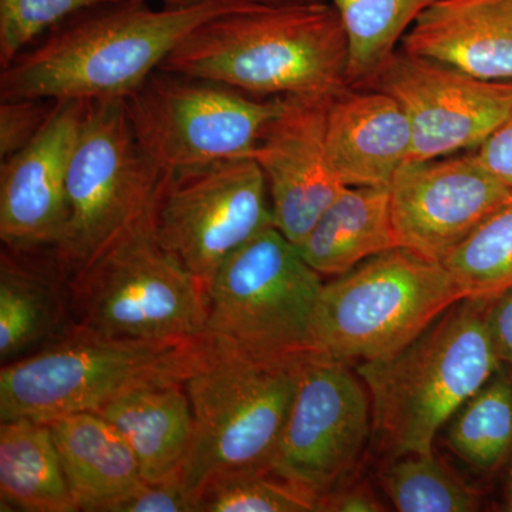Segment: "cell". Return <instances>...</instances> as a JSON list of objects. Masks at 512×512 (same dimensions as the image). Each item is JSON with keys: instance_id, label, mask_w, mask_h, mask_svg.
<instances>
[{"instance_id": "obj_1", "label": "cell", "mask_w": 512, "mask_h": 512, "mask_svg": "<svg viewBox=\"0 0 512 512\" xmlns=\"http://www.w3.org/2000/svg\"><path fill=\"white\" fill-rule=\"evenodd\" d=\"M252 3L261 2L204 0L153 9L147 0H120L84 10L2 70V100H124L195 29Z\"/></svg>"}, {"instance_id": "obj_2", "label": "cell", "mask_w": 512, "mask_h": 512, "mask_svg": "<svg viewBox=\"0 0 512 512\" xmlns=\"http://www.w3.org/2000/svg\"><path fill=\"white\" fill-rule=\"evenodd\" d=\"M346 69L345 30L323 0L252 3L208 20L160 67L255 97L339 96Z\"/></svg>"}, {"instance_id": "obj_3", "label": "cell", "mask_w": 512, "mask_h": 512, "mask_svg": "<svg viewBox=\"0 0 512 512\" xmlns=\"http://www.w3.org/2000/svg\"><path fill=\"white\" fill-rule=\"evenodd\" d=\"M488 302L461 299L399 352L357 363L373 431L390 458L433 451L448 420L501 366L485 320Z\"/></svg>"}, {"instance_id": "obj_4", "label": "cell", "mask_w": 512, "mask_h": 512, "mask_svg": "<svg viewBox=\"0 0 512 512\" xmlns=\"http://www.w3.org/2000/svg\"><path fill=\"white\" fill-rule=\"evenodd\" d=\"M204 345L184 382L195 430L181 480L194 500L220 474L271 473L305 353L265 355L207 340Z\"/></svg>"}, {"instance_id": "obj_5", "label": "cell", "mask_w": 512, "mask_h": 512, "mask_svg": "<svg viewBox=\"0 0 512 512\" xmlns=\"http://www.w3.org/2000/svg\"><path fill=\"white\" fill-rule=\"evenodd\" d=\"M204 340L110 338L74 325L45 348L0 372V420L50 423L103 409L146 384L185 382Z\"/></svg>"}, {"instance_id": "obj_6", "label": "cell", "mask_w": 512, "mask_h": 512, "mask_svg": "<svg viewBox=\"0 0 512 512\" xmlns=\"http://www.w3.org/2000/svg\"><path fill=\"white\" fill-rule=\"evenodd\" d=\"M464 298L443 262L389 249L323 284L309 346L348 363L382 359Z\"/></svg>"}, {"instance_id": "obj_7", "label": "cell", "mask_w": 512, "mask_h": 512, "mask_svg": "<svg viewBox=\"0 0 512 512\" xmlns=\"http://www.w3.org/2000/svg\"><path fill=\"white\" fill-rule=\"evenodd\" d=\"M154 207L94 261L70 276L76 325L119 339L202 338L207 293L158 244Z\"/></svg>"}, {"instance_id": "obj_8", "label": "cell", "mask_w": 512, "mask_h": 512, "mask_svg": "<svg viewBox=\"0 0 512 512\" xmlns=\"http://www.w3.org/2000/svg\"><path fill=\"white\" fill-rule=\"evenodd\" d=\"M322 275L275 225L222 262L207 288L202 339L265 355L311 350Z\"/></svg>"}, {"instance_id": "obj_9", "label": "cell", "mask_w": 512, "mask_h": 512, "mask_svg": "<svg viewBox=\"0 0 512 512\" xmlns=\"http://www.w3.org/2000/svg\"><path fill=\"white\" fill-rule=\"evenodd\" d=\"M164 173L148 160L124 100L87 101L67 171V220L55 251L70 278L156 204Z\"/></svg>"}, {"instance_id": "obj_10", "label": "cell", "mask_w": 512, "mask_h": 512, "mask_svg": "<svg viewBox=\"0 0 512 512\" xmlns=\"http://www.w3.org/2000/svg\"><path fill=\"white\" fill-rule=\"evenodd\" d=\"M281 103L160 69L124 99L137 143L164 174L252 157Z\"/></svg>"}, {"instance_id": "obj_11", "label": "cell", "mask_w": 512, "mask_h": 512, "mask_svg": "<svg viewBox=\"0 0 512 512\" xmlns=\"http://www.w3.org/2000/svg\"><path fill=\"white\" fill-rule=\"evenodd\" d=\"M272 225L268 185L254 157L164 174L154 207V234L205 293L222 262Z\"/></svg>"}, {"instance_id": "obj_12", "label": "cell", "mask_w": 512, "mask_h": 512, "mask_svg": "<svg viewBox=\"0 0 512 512\" xmlns=\"http://www.w3.org/2000/svg\"><path fill=\"white\" fill-rule=\"evenodd\" d=\"M372 431V404L359 375L345 360L308 350L271 473L318 500L356 470Z\"/></svg>"}, {"instance_id": "obj_13", "label": "cell", "mask_w": 512, "mask_h": 512, "mask_svg": "<svg viewBox=\"0 0 512 512\" xmlns=\"http://www.w3.org/2000/svg\"><path fill=\"white\" fill-rule=\"evenodd\" d=\"M372 86L399 101L409 119V163L474 151L512 113V82L477 79L403 50L390 57Z\"/></svg>"}, {"instance_id": "obj_14", "label": "cell", "mask_w": 512, "mask_h": 512, "mask_svg": "<svg viewBox=\"0 0 512 512\" xmlns=\"http://www.w3.org/2000/svg\"><path fill=\"white\" fill-rule=\"evenodd\" d=\"M511 200V188L488 173L473 151L404 164L390 184L397 247L443 262Z\"/></svg>"}, {"instance_id": "obj_15", "label": "cell", "mask_w": 512, "mask_h": 512, "mask_svg": "<svg viewBox=\"0 0 512 512\" xmlns=\"http://www.w3.org/2000/svg\"><path fill=\"white\" fill-rule=\"evenodd\" d=\"M330 96H286L254 154L268 185L274 225L301 245L320 215L345 190L330 163Z\"/></svg>"}, {"instance_id": "obj_16", "label": "cell", "mask_w": 512, "mask_h": 512, "mask_svg": "<svg viewBox=\"0 0 512 512\" xmlns=\"http://www.w3.org/2000/svg\"><path fill=\"white\" fill-rule=\"evenodd\" d=\"M87 101H56L39 134L0 165V238L12 252L55 249L67 220V171Z\"/></svg>"}, {"instance_id": "obj_17", "label": "cell", "mask_w": 512, "mask_h": 512, "mask_svg": "<svg viewBox=\"0 0 512 512\" xmlns=\"http://www.w3.org/2000/svg\"><path fill=\"white\" fill-rule=\"evenodd\" d=\"M403 52L491 82H512V0H434Z\"/></svg>"}, {"instance_id": "obj_18", "label": "cell", "mask_w": 512, "mask_h": 512, "mask_svg": "<svg viewBox=\"0 0 512 512\" xmlns=\"http://www.w3.org/2000/svg\"><path fill=\"white\" fill-rule=\"evenodd\" d=\"M326 144L343 185L390 187L412 156V128L390 94L348 89L330 100Z\"/></svg>"}, {"instance_id": "obj_19", "label": "cell", "mask_w": 512, "mask_h": 512, "mask_svg": "<svg viewBox=\"0 0 512 512\" xmlns=\"http://www.w3.org/2000/svg\"><path fill=\"white\" fill-rule=\"evenodd\" d=\"M97 413L114 424L130 444L144 481L181 478L195 430L184 382L136 387Z\"/></svg>"}, {"instance_id": "obj_20", "label": "cell", "mask_w": 512, "mask_h": 512, "mask_svg": "<svg viewBox=\"0 0 512 512\" xmlns=\"http://www.w3.org/2000/svg\"><path fill=\"white\" fill-rule=\"evenodd\" d=\"M47 424L79 511L101 512L143 480L130 444L101 414H70Z\"/></svg>"}, {"instance_id": "obj_21", "label": "cell", "mask_w": 512, "mask_h": 512, "mask_svg": "<svg viewBox=\"0 0 512 512\" xmlns=\"http://www.w3.org/2000/svg\"><path fill=\"white\" fill-rule=\"evenodd\" d=\"M299 251L322 276H339L397 248L390 187H346L320 215Z\"/></svg>"}, {"instance_id": "obj_22", "label": "cell", "mask_w": 512, "mask_h": 512, "mask_svg": "<svg viewBox=\"0 0 512 512\" xmlns=\"http://www.w3.org/2000/svg\"><path fill=\"white\" fill-rule=\"evenodd\" d=\"M74 325L69 278L3 252L0 261V360L32 355Z\"/></svg>"}, {"instance_id": "obj_23", "label": "cell", "mask_w": 512, "mask_h": 512, "mask_svg": "<svg viewBox=\"0 0 512 512\" xmlns=\"http://www.w3.org/2000/svg\"><path fill=\"white\" fill-rule=\"evenodd\" d=\"M0 500L2 511H79L49 424L2 421Z\"/></svg>"}, {"instance_id": "obj_24", "label": "cell", "mask_w": 512, "mask_h": 512, "mask_svg": "<svg viewBox=\"0 0 512 512\" xmlns=\"http://www.w3.org/2000/svg\"><path fill=\"white\" fill-rule=\"evenodd\" d=\"M451 453L490 476L512 460V370L501 363L443 429Z\"/></svg>"}, {"instance_id": "obj_25", "label": "cell", "mask_w": 512, "mask_h": 512, "mask_svg": "<svg viewBox=\"0 0 512 512\" xmlns=\"http://www.w3.org/2000/svg\"><path fill=\"white\" fill-rule=\"evenodd\" d=\"M434 0H330L348 43L350 89L369 84L396 53L417 16Z\"/></svg>"}, {"instance_id": "obj_26", "label": "cell", "mask_w": 512, "mask_h": 512, "mask_svg": "<svg viewBox=\"0 0 512 512\" xmlns=\"http://www.w3.org/2000/svg\"><path fill=\"white\" fill-rule=\"evenodd\" d=\"M380 485L400 512H470L480 507V494L434 454L392 458L379 473Z\"/></svg>"}, {"instance_id": "obj_27", "label": "cell", "mask_w": 512, "mask_h": 512, "mask_svg": "<svg viewBox=\"0 0 512 512\" xmlns=\"http://www.w3.org/2000/svg\"><path fill=\"white\" fill-rule=\"evenodd\" d=\"M466 298L512 289V200L493 212L443 261Z\"/></svg>"}, {"instance_id": "obj_28", "label": "cell", "mask_w": 512, "mask_h": 512, "mask_svg": "<svg viewBox=\"0 0 512 512\" xmlns=\"http://www.w3.org/2000/svg\"><path fill=\"white\" fill-rule=\"evenodd\" d=\"M269 471L242 470L212 477L195 495L197 512H313L318 500Z\"/></svg>"}, {"instance_id": "obj_29", "label": "cell", "mask_w": 512, "mask_h": 512, "mask_svg": "<svg viewBox=\"0 0 512 512\" xmlns=\"http://www.w3.org/2000/svg\"><path fill=\"white\" fill-rule=\"evenodd\" d=\"M120 0H0V64L9 67L37 36L84 10Z\"/></svg>"}, {"instance_id": "obj_30", "label": "cell", "mask_w": 512, "mask_h": 512, "mask_svg": "<svg viewBox=\"0 0 512 512\" xmlns=\"http://www.w3.org/2000/svg\"><path fill=\"white\" fill-rule=\"evenodd\" d=\"M56 101L42 99L2 100L0 104V160H8L28 146L42 130Z\"/></svg>"}, {"instance_id": "obj_31", "label": "cell", "mask_w": 512, "mask_h": 512, "mask_svg": "<svg viewBox=\"0 0 512 512\" xmlns=\"http://www.w3.org/2000/svg\"><path fill=\"white\" fill-rule=\"evenodd\" d=\"M101 512H197V504L181 478L160 483L141 480L104 505Z\"/></svg>"}, {"instance_id": "obj_32", "label": "cell", "mask_w": 512, "mask_h": 512, "mask_svg": "<svg viewBox=\"0 0 512 512\" xmlns=\"http://www.w3.org/2000/svg\"><path fill=\"white\" fill-rule=\"evenodd\" d=\"M473 154L488 173L512 190V113Z\"/></svg>"}, {"instance_id": "obj_33", "label": "cell", "mask_w": 512, "mask_h": 512, "mask_svg": "<svg viewBox=\"0 0 512 512\" xmlns=\"http://www.w3.org/2000/svg\"><path fill=\"white\" fill-rule=\"evenodd\" d=\"M348 480L333 487L318 498V511L326 512H377L386 508L380 503L372 488L365 483Z\"/></svg>"}, {"instance_id": "obj_34", "label": "cell", "mask_w": 512, "mask_h": 512, "mask_svg": "<svg viewBox=\"0 0 512 512\" xmlns=\"http://www.w3.org/2000/svg\"><path fill=\"white\" fill-rule=\"evenodd\" d=\"M485 320L498 359L512 367V289L490 299Z\"/></svg>"}, {"instance_id": "obj_35", "label": "cell", "mask_w": 512, "mask_h": 512, "mask_svg": "<svg viewBox=\"0 0 512 512\" xmlns=\"http://www.w3.org/2000/svg\"><path fill=\"white\" fill-rule=\"evenodd\" d=\"M158 2L164 3V6H168V8H183V6L197 5L204 0H158Z\"/></svg>"}, {"instance_id": "obj_36", "label": "cell", "mask_w": 512, "mask_h": 512, "mask_svg": "<svg viewBox=\"0 0 512 512\" xmlns=\"http://www.w3.org/2000/svg\"><path fill=\"white\" fill-rule=\"evenodd\" d=\"M505 498H507L508 511L512 512V460H511L510 471H508L507 491H505Z\"/></svg>"}, {"instance_id": "obj_37", "label": "cell", "mask_w": 512, "mask_h": 512, "mask_svg": "<svg viewBox=\"0 0 512 512\" xmlns=\"http://www.w3.org/2000/svg\"><path fill=\"white\" fill-rule=\"evenodd\" d=\"M261 3H293V2H311V0H256Z\"/></svg>"}]
</instances>
